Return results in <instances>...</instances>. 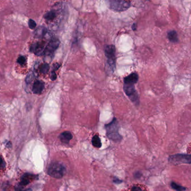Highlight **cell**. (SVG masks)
<instances>
[{"label":"cell","instance_id":"cell-23","mask_svg":"<svg viewBox=\"0 0 191 191\" xmlns=\"http://www.w3.org/2000/svg\"><path fill=\"white\" fill-rule=\"evenodd\" d=\"M56 78H57V75H56L55 72H52V73H51V79L52 81H54V80H56Z\"/></svg>","mask_w":191,"mask_h":191},{"label":"cell","instance_id":"cell-19","mask_svg":"<svg viewBox=\"0 0 191 191\" xmlns=\"http://www.w3.org/2000/svg\"><path fill=\"white\" fill-rule=\"evenodd\" d=\"M28 25L31 29H34L36 28V24L34 20H33L32 19H30L28 21Z\"/></svg>","mask_w":191,"mask_h":191},{"label":"cell","instance_id":"cell-11","mask_svg":"<svg viewBox=\"0 0 191 191\" xmlns=\"http://www.w3.org/2000/svg\"><path fill=\"white\" fill-rule=\"evenodd\" d=\"M60 140L65 143H68L73 138L72 135L70 132L65 131L61 133L60 135Z\"/></svg>","mask_w":191,"mask_h":191},{"label":"cell","instance_id":"cell-17","mask_svg":"<svg viewBox=\"0 0 191 191\" xmlns=\"http://www.w3.org/2000/svg\"><path fill=\"white\" fill-rule=\"evenodd\" d=\"M56 16V12L53 10H52V11H49V12L46 13L45 14L44 18L46 19H47V20H53Z\"/></svg>","mask_w":191,"mask_h":191},{"label":"cell","instance_id":"cell-16","mask_svg":"<svg viewBox=\"0 0 191 191\" xmlns=\"http://www.w3.org/2000/svg\"><path fill=\"white\" fill-rule=\"evenodd\" d=\"M171 187L174 190L177 191H185L186 188L185 187H183L182 185H179L177 183L172 182L171 183Z\"/></svg>","mask_w":191,"mask_h":191},{"label":"cell","instance_id":"cell-5","mask_svg":"<svg viewBox=\"0 0 191 191\" xmlns=\"http://www.w3.org/2000/svg\"><path fill=\"white\" fill-rule=\"evenodd\" d=\"M123 90L126 96H127L132 102L136 105L139 103V98L138 92L135 89V85L133 84H124Z\"/></svg>","mask_w":191,"mask_h":191},{"label":"cell","instance_id":"cell-6","mask_svg":"<svg viewBox=\"0 0 191 191\" xmlns=\"http://www.w3.org/2000/svg\"><path fill=\"white\" fill-rule=\"evenodd\" d=\"M168 160L173 164H188L191 163V158L190 155L188 154H175L170 156L168 158Z\"/></svg>","mask_w":191,"mask_h":191},{"label":"cell","instance_id":"cell-10","mask_svg":"<svg viewBox=\"0 0 191 191\" xmlns=\"http://www.w3.org/2000/svg\"><path fill=\"white\" fill-rule=\"evenodd\" d=\"M44 88V84L41 81H36L33 84L32 91L33 93L36 94H41Z\"/></svg>","mask_w":191,"mask_h":191},{"label":"cell","instance_id":"cell-13","mask_svg":"<svg viewBox=\"0 0 191 191\" xmlns=\"http://www.w3.org/2000/svg\"><path fill=\"white\" fill-rule=\"evenodd\" d=\"M33 175L29 174H25L22 177L20 185H28L30 182V179H32Z\"/></svg>","mask_w":191,"mask_h":191},{"label":"cell","instance_id":"cell-22","mask_svg":"<svg viewBox=\"0 0 191 191\" xmlns=\"http://www.w3.org/2000/svg\"><path fill=\"white\" fill-rule=\"evenodd\" d=\"M131 191H144L143 190H142L140 187H138V186H134L132 188Z\"/></svg>","mask_w":191,"mask_h":191},{"label":"cell","instance_id":"cell-8","mask_svg":"<svg viewBox=\"0 0 191 191\" xmlns=\"http://www.w3.org/2000/svg\"><path fill=\"white\" fill-rule=\"evenodd\" d=\"M45 47L44 44L42 42H36L31 44L30 51L37 56H42L44 54Z\"/></svg>","mask_w":191,"mask_h":191},{"label":"cell","instance_id":"cell-7","mask_svg":"<svg viewBox=\"0 0 191 191\" xmlns=\"http://www.w3.org/2000/svg\"><path fill=\"white\" fill-rule=\"evenodd\" d=\"M60 42L56 38H52L45 47L44 54H49L53 53L60 46Z\"/></svg>","mask_w":191,"mask_h":191},{"label":"cell","instance_id":"cell-20","mask_svg":"<svg viewBox=\"0 0 191 191\" xmlns=\"http://www.w3.org/2000/svg\"><path fill=\"white\" fill-rule=\"evenodd\" d=\"M25 62H26V59L24 56H21L18 58V63L19 64H20L21 65H23L25 64Z\"/></svg>","mask_w":191,"mask_h":191},{"label":"cell","instance_id":"cell-24","mask_svg":"<svg viewBox=\"0 0 191 191\" xmlns=\"http://www.w3.org/2000/svg\"><path fill=\"white\" fill-rule=\"evenodd\" d=\"M60 65L59 64V63H55L54 65H53V70L52 71H54L55 72V71L56 70H57L59 68H60Z\"/></svg>","mask_w":191,"mask_h":191},{"label":"cell","instance_id":"cell-21","mask_svg":"<svg viewBox=\"0 0 191 191\" xmlns=\"http://www.w3.org/2000/svg\"><path fill=\"white\" fill-rule=\"evenodd\" d=\"M5 167H6L5 162L3 158L0 156V169H4Z\"/></svg>","mask_w":191,"mask_h":191},{"label":"cell","instance_id":"cell-26","mask_svg":"<svg viewBox=\"0 0 191 191\" xmlns=\"http://www.w3.org/2000/svg\"><path fill=\"white\" fill-rule=\"evenodd\" d=\"M136 27H137V24L136 23L133 24L132 25V30H136Z\"/></svg>","mask_w":191,"mask_h":191},{"label":"cell","instance_id":"cell-2","mask_svg":"<svg viewBox=\"0 0 191 191\" xmlns=\"http://www.w3.org/2000/svg\"><path fill=\"white\" fill-rule=\"evenodd\" d=\"M104 52L107 58V67L109 71L112 73L115 69L116 49L114 45H107L105 46Z\"/></svg>","mask_w":191,"mask_h":191},{"label":"cell","instance_id":"cell-15","mask_svg":"<svg viewBox=\"0 0 191 191\" xmlns=\"http://www.w3.org/2000/svg\"><path fill=\"white\" fill-rule=\"evenodd\" d=\"M46 31H47V29L45 28H44L43 26H40L35 31V36L37 38L43 37L46 33Z\"/></svg>","mask_w":191,"mask_h":191},{"label":"cell","instance_id":"cell-4","mask_svg":"<svg viewBox=\"0 0 191 191\" xmlns=\"http://www.w3.org/2000/svg\"><path fill=\"white\" fill-rule=\"evenodd\" d=\"M66 168L59 162H53L48 167V173L55 178H61L66 173Z\"/></svg>","mask_w":191,"mask_h":191},{"label":"cell","instance_id":"cell-3","mask_svg":"<svg viewBox=\"0 0 191 191\" xmlns=\"http://www.w3.org/2000/svg\"><path fill=\"white\" fill-rule=\"evenodd\" d=\"M107 2L109 8L115 12L124 11L131 6V2L128 1L110 0Z\"/></svg>","mask_w":191,"mask_h":191},{"label":"cell","instance_id":"cell-12","mask_svg":"<svg viewBox=\"0 0 191 191\" xmlns=\"http://www.w3.org/2000/svg\"><path fill=\"white\" fill-rule=\"evenodd\" d=\"M167 38L170 42L177 43L178 42V37L177 33L175 30H170L167 33Z\"/></svg>","mask_w":191,"mask_h":191},{"label":"cell","instance_id":"cell-25","mask_svg":"<svg viewBox=\"0 0 191 191\" xmlns=\"http://www.w3.org/2000/svg\"><path fill=\"white\" fill-rule=\"evenodd\" d=\"M114 182L115 183H121L122 182V180H120V179L117 178H114Z\"/></svg>","mask_w":191,"mask_h":191},{"label":"cell","instance_id":"cell-9","mask_svg":"<svg viewBox=\"0 0 191 191\" xmlns=\"http://www.w3.org/2000/svg\"><path fill=\"white\" fill-rule=\"evenodd\" d=\"M138 76L136 72H133L124 78V84L135 85L138 83Z\"/></svg>","mask_w":191,"mask_h":191},{"label":"cell","instance_id":"cell-14","mask_svg":"<svg viewBox=\"0 0 191 191\" xmlns=\"http://www.w3.org/2000/svg\"><path fill=\"white\" fill-rule=\"evenodd\" d=\"M92 145L96 148H100L102 147V142L100 138L98 135L94 136L91 140Z\"/></svg>","mask_w":191,"mask_h":191},{"label":"cell","instance_id":"cell-18","mask_svg":"<svg viewBox=\"0 0 191 191\" xmlns=\"http://www.w3.org/2000/svg\"><path fill=\"white\" fill-rule=\"evenodd\" d=\"M49 69V66L48 65V64H47V63H43L41 67L40 71L42 73L46 74V73H47L48 72Z\"/></svg>","mask_w":191,"mask_h":191},{"label":"cell","instance_id":"cell-1","mask_svg":"<svg viewBox=\"0 0 191 191\" xmlns=\"http://www.w3.org/2000/svg\"><path fill=\"white\" fill-rule=\"evenodd\" d=\"M108 138L114 142H120L122 139V136L119 133L118 122L115 118L111 122L105 125Z\"/></svg>","mask_w":191,"mask_h":191}]
</instances>
